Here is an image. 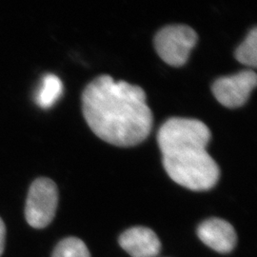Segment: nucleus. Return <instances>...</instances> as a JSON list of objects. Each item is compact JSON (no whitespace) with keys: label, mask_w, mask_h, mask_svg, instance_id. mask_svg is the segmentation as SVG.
I'll return each instance as SVG.
<instances>
[{"label":"nucleus","mask_w":257,"mask_h":257,"mask_svg":"<svg viewBox=\"0 0 257 257\" xmlns=\"http://www.w3.org/2000/svg\"><path fill=\"white\" fill-rule=\"evenodd\" d=\"M235 59L241 64L249 67H256L257 63V29L252 28L244 41L234 52Z\"/></svg>","instance_id":"obj_9"},{"label":"nucleus","mask_w":257,"mask_h":257,"mask_svg":"<svg viewBox=\"0 0 257 257\" xmlns=\"http://www.w3.org/2000/svg\"><path fill=\"white\" fill-rule=\"evenodd\" d=\"M211 138L208 126L193 118H170L159 128L163 166L175 183L197 192L216 185L220 170L206 150Z\"/></svg>","instance_id":"obj_2"},{"label":"nucleus","mask_w":257,"mask_h":257,"mask_svg":"<svg viewBox=\"0 0 257 257\" xmlns=\"http://www.w3.org/2000/svg\"><path fill=\"white\" fill-rule=\"evenodd\" d=\"M62 92L63 84L60 78L55 74H46L37 90L36 102L40 108L49 109L60 98Z\"/></svg>","instance_id":"obj_8"},{"label":"nucleus","mask_w":257,"mask_h":257,"mask_svg":"<svg viewBox=\"0 0 257 257\" xmlns=\"http://www.w3.org/2000/svg\"><path fill=\"white\" fill-rule=\"evenodd\" d=\"M6 242V227L3 220L0 218V256L2 255Z\"/></svg>","instance_id":"obj_11"},{"label":"nucleus","mask_w":257,"mask_h":257,"mask_svg":"<svg viewBox=\"0 0 257 257\" xmlns=\"http://www.w3.org/2000/svg\"><path fill=\"white\" fill-rule=\"evenodd\" d=\"M256 82V74L253 71H242L218 78L212 84L211 91L221 105L234 109L248 101Z\"/></svg>","instance_id":"obj_5"},{"label":"nucleus","mask_w":257,"mask_h":257,"mask_svg":"<svg viewBox=\"0 0 257 257\" xmlns=\"http://www.w3.org/2000/svg\"><path fill=\"white\" fill-rule=\"evenodd\" d=\"M197 235L203 243L220 253H228L235 248L237 235L229 222L221 218L203 221L197 228Z\"/></svg>","instance_id":"obj_6"},{"label":"nucleus","mask_w":257,"mask_h":257,"mask_svg":"<svg viewBox=\"0 0 257 257\" xmlns=\"http://www.w3.org/2000/svg\"><path fill=\"white\" fill-rule=\"evenodd\" d=\"M52 257H91V254L81 239L67 237L57 244Z\"/></svg>","instance_id":"obj_10"},{"label":"nucleus","mask_w":257,"mask_h":257,"mask_svg":"<svg viewBox=\"0 0 257 257\" xmlns=\"http://www.w3.org/2000/svg\"><path fill=\"white\" fill-rule=\"evenodd\" d=\"M84 118L93 134L118 147H132L149 137L154 116L139 86L114 81L110 75L93 79L82 93Z\"/></svg>","instance_id":"obj_1"},{"label":"nucleus","mask_w":257,"mask_h":257,"mask_svg":"<svg viewBox=\"0 0 257 257\" xmlns=\"http://www.w3.org/2000/svg\"><path fill=\"white\" fill-rule=\"evenodd\" d=\"M58 191L55 182L46 177L36 179L28 193L25 217L35 229H43L55 218Z\"/></svg>","instance_id":"obj_4"},{"label":"nucleus","mask_w":257,"mask_h":257,"mask_svg":"<svg viewBox=\"0 0 257 257\" xmlns=\"http://www.w3.org/2000/svg\"><path fill=\"white\" fill-rule=\"evenodd\" d=\"M118 242L132 257H156L161 249V242L156 232L146 227H133L125 230Z\"/></svg>","instance_id":"obj_7"},{"label":"nucleus","mask_w":257,"mask_h":257,"mask_svg":"<svg viewBox=\"0 0 257 257\" xmlns=\"http://www.w3.org/2000/svg\"><path fill=\"white\" fill-rule=\"evenodd\" d=\"M198 37L193 28L171 25L161 29L155 37V48L159 57L167 64L181 67L188 61Z\"/></svg>","instance_id":"obj_3"}]
</instances>
